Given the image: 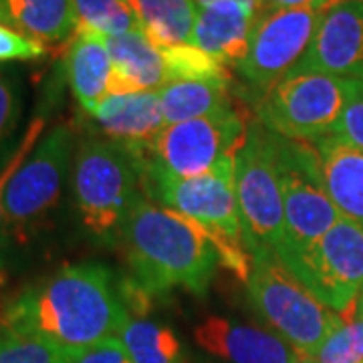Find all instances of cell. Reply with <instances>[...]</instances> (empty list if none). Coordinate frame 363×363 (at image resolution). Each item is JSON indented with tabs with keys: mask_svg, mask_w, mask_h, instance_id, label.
Here are the masks:
<instances>
[{
	"mask_svg": "<svg viewBox=\"0 0 363 363\" xmlns=\"http://www.w3.org/2000/svg\"><path fill=\"white\" fill-rule=\"evenodd\" d=\"M4 283V274L0 271V286ZM4 329V305H2V298H0V331Z\"/></svg>",
	"mask_w": 363,
	"mask_h": 363,
	"instance_id": "35",
	"label": "cell"
},
{
	"mask_svg": "<svg viewBox=\"0 0 363 363\" xmlns=\"http://www.w3.org/2000/svg\"><path fill=\"white\" fill-rule=\"evenodd\" d=\"M355 311L359 313V315H363V291L359 293V297H357V301H355Z\"/></svg>",
	"mask_w": 363,
	"mask_h": 363,
	"instance_id": "36",
	"label": "cell"
},
{
	"mask_svg": "<svg viewBox=\"0 0 363 363\" xmlns=\"http://www.w3.org/2000/svg\"><path fill=\"white\" fill-rule=\"evenodd\" d=\"M152 143H119L87 138L79 143L71 168L73 202L83 228L97 240L113 242L140 192L142 164Z\"/></svg>",
	"mask_w": 363,
	"mask_h": 363,
	"instance_id": "3",
	"label": "cell"
},
{
	"mask_svg": "<svg viewBox=\"0 0 363 363\" xmlns=\"http://www.w3.org/2000/svg\"><path fill=\"white\" fill-rule=\"evenodd\" d=\"M63 363H133L121 339L111 337L83 350H61Z\"/></svg>",
	"mask_w": 363,
	"mask_h": 363,
	"instance_id": "29",
	"label": "cell"
},
{
	"mask_svg": "<svg viewBox=\"0 0 363 363\" xmlns=\"http://www.w3.org/2000/svg\"><path fill=\"white\" fill-rule=\"evenodd\" d=\"M45 130V117H37L33 119V123L28 125V130L25 131V135L21 138V142L16 145V150L13 152V156L6 160L4 168L0 172V233H2V196H4V188H6V182L11 180L14 172L18 169V166L26 160V156L33 152V147L39 142L40 133Z\"/></svg>",
	"mask_w": 363,
	"mask_h": 363,
	"instance_id": "32",
	"label": "cell"
},
{
	"mask_svg": "<svg viewBox=\"0 0 363 363\" xmlns=\"http://www.w3.org/2000/svg\"><path fill=\"white\" fill-rule=\"evenodd\" d=\"M21 117V99L9 79L0 77V162L13 142Z\"/></svg>",
	"mask_w": 363,
	"mask_h": 363,
	"instance_id": "30",
	"label": "cell"
},
{
	"mask_svg": "<svg viewBox=\"0 0 363 363\" xmlns=\"http://www.w3.org/2000/svg\"><path fill=\"white\" fill-rule=\"evenodd\" d=\"M166 128L233 107L230 81H172L157 89Z\"/></svg>",
	"mask_w": 363,
	"mask_h": 363,
	"instance_id": "21",
	"label": "cell"
},
{
	"mask_svg": "<svg viewBox=\"0 0 363 363\" xmlns=\"http://www.w3.org/2000/svg\"><path fill=\"white\" fill-rule=\"evenodd\" d=\"M325 9H283L257 16L247 57L234 65L257 95L285 77L303 59Z\"/></svg>",
	"mask_w": 363,
	"mask_h": 363,
	"instance_id": "12",
	"label": "cell"
},
{
	"mask_svg": "<svg viewBox=\"0 0 363 363\" xmlns=\"http://www.w3.org/2000/svg\"><path fill=\"white\" fill-rule=\"evenodd\" d=\"M75 157V131L59 123L40 138L6 182L2 196V230L18 245L30 242L47 226L61 200Z\"/></svg>",
	"mask_w": 363,
	"mask_h": 363,
	"instance_id": "5",
	"label": "cell"
},
{
	"mask_svg": "<svg viewBox=\"0 0 363 363\" xmlns=\"http://www.w3.org/2000/svg\"><path fill=\"white\" fill-rule=\"evenodd\" d=\"M47 52V47L16 33L14 28L0 25V61H35Z\"/></svg>",
	"mask_w": 363,
	"mask_h": 363,
	"instance_id": "31",
	"label": "cell"
},
{
	"mask_svg": "<svg viewBox=\"0 0 363 363\" xmlns=\"http://www.w3.org/2000/svg\"><path fill=\"white\" fill-rule=\"evenodd\" d=\"M77 30L119 37L142 28L130 0H71Z\"/></svg>",
	"mask_w": 363,
	"mask_h": 363,
	"instance_id": "24",
	"label": "cell"
},
{
	"mask_svg": "<svg viewBox=\"0 0 363 363\" xmlns=\"http://www.w3.org/2000/svg\"><path fill=\"white\" fill-rule=\"evenodd\" d=\"M196 2H198V6H208V4H214V2H220V0H196ZM236 2H242V4L257 9V0H236Z\"/></svg>",
	"mask_w": 363,
	"mask_h": 363,
	"instance_id": "34",
	"label": "cell"
},
{
	"mask_svg": "<svg viewBox=\"0 0 363 363\" xmlns=\"http://www.w3.org/2000/svg\"><path fill=\"white\" fill-rule=\"evenodd\" d=\"M142 194L200 222L208 230L242 240L240 210L236 198V154L222 157L214 168L196 176L180 178L164 168L150 154L142 164Z\"/></svg>",
	"mask_w": 363,
	"mask_h": 363,
	"instance_id": "8",
	"label": "cell"
},
{
	"mask_svg": "<svg viewBox=\"0 0 363 363\" xmlns=\"http://www.w3.org/2000/svg\"><path fill=\"white\" fill-rule=\"evenodd\" d=\"M323 184L339 214L363 226V152L329 133L315 142Z\"/></svg>",
	"mask_w": 363,
	"mask_h": 363,
	"instance_id": "19",
	"label": "cell"
},
{
	"mask_svg": "<svg viewBox=\"0 0 363 363\" xmlns=\"http://www.w3.org/2000/svg\"><path fill=\"white\" fill-rule=\"evenodd\" d=\"M297 69L363 81V0H337L319 18Z\"/></svg>",
	"mask_w": 363,
	"mask_h": 363,
	"instance_id": "13",
	"label": "cell"
},
{
	"mask_svg": "<svg viewBox=\"0 0 363 363\" xmlns=\"http://www.w3.org/2000/svg\"><path fill=\"white\" fill-rule=\"evenodd\" d=\"M339 315L341 323L311 359L317 363H363V315L355 311V303Z\"/></svg>",
	"mask_w": 363,
	"mask_h": 363,
	"instance_id": "26",
	"label": "cell"
},
{
	"mask_svg": "<svg viewBox=\"0 0 363 363\" xmlns=\"http://www.w3.org/2000/svg\"><path fill=\"white\" fill-rule=\"evenodd\" d=\"M252 269L248 277V298L262 321L303 357H313L341 315L331 311L307 286L279 262L271 250L250 252Z\"/></svg>",
	"mask_w": 363,
	"mask_h": 363,
	"instance_id": "4",
	"label": "cell"
},
{
	"mask_svg": "<svg viewBox=\"0 0 363 363\" xmlns=\"http://www.w3.org/2000/svg\"><path fill=\"white\" fill-rule=\"evenodd\" d=\"M271 138L285 206V233L274 255L285 264L317 245L341 214L325 190L315 143L289 140L274 131Z\"/></svg>",
	"mask_w": 363,
	"mask_h": 363,
	"instance_id": "6",
	"label": "cell"
},
{
	"mask_svg": "<svg viewBox=\"0 0 363 363\" xmlns=\"http://www.w3.org/2000/svg\"><path fill=\"white\" fill-rule=\"evenodd\" d=\"M172 81H230V73L224 63L216 61L196 45H176L160 49Z\"/></svg>",
	"mask_w": 363,
	"mask_h": 363,
	"instance_id": "25",
	"label": "cell"
},
{
	"mask_svg": "<svg viewBox=\"0 0 363 363\" xmlns=\"http://www.w3.org/2000/svg\"><path fill=\"white\" fill-rule=\"evenodd\" d=\"M283 267L331 311H347L363 291V226L341 216L317 245Z\"/></svg>",
	"mask_w": 363,
	"mask_h": 363,
	"instance_id": "10",
	"label": "cell"
},
{
	"mask_svg": "<svg viewBox=\"0 0 363 363\" xmlns=\"http://www.w3.org/2000/svg\"><path fill=\"white\" fill-rule=\"evenodd\" d=\"M236 198L248 252H274L285 233L283 188L271 130L259 119L248 123L247 140L236 154Z\"/></svg>",
	"mask_w": 363,
	"mask_h": 363,
	"instance_id": "9",
	"label": "cell"
},
{
	"mask_svg": "<svg viewBox=\"0 0 363 363\" xmlns=\"http://www.w3.org/2000/svg\"><path fill=\"white\" fill-rule=\"evenodd\" d=\"M297 363H317L315 359H311V357H301Z\"/></svg>",
	"mask_w": 363,
	"mask_h": 363,
	"instance_id": "37",
	"label": "cell"
},
{
	"mask_svg": "<svg viewBox=\"0 0 363 363\" xmlns=\"http://www.w3.org/2000/svg\"><path fill=\"white\" fill-rule=\"evenodd\" d=\"M67 81L79 107L89 116L109 95L111 85V57L104 35L77 30L67 47Z\"/></svg>",
	"mask_w": 363,
	"mask_h": 363,
	"instance_id": "18",
	"label": "cell"
},
{
	"mask_svg": "<svg viewBox=\"0 0 363 363\" xmlns=\"http://www.w3.org/2000/svg\"><path fill=\"white\" fill-rule=\"evenodd\" d=\"M130 319L116 274L97 262L63 267L21 289L4 305V329L59 350H83L119 337Z\"/></svg>",
	"mask_w": 363,
	"mask_h": 363,
	"instance_id": "1",
	"label": "cell"
},
{
	"mask_svg": "<svg viewBox=\"0 0 363 363\" xmlns=\"http://www.w3.org/2000/svg\"><path fill=\"white\" fill-rule=\"evenodd\" d=\"M353 81L293 67L257 97V119L283 138L317 142L335 130Z\"/></svg>",
	"mask_w": 363,
	"mask_h": 363,
	"instance_id": "7",
	"label": "cell"
},
{
	"mask_svg": "<svg viewBox=\"0 0 363 363\" xmlns=\"http://www.w3.org/2000/svg\"><path fill=\"white\" fill-rule=\"evenodd\" d=\"M0 25L45 47L71 40L77 33L71 0H0Z\"/></svg>",
	"mask_w": 363,
	"mask_h": 363,
	"instance_id": "20",
	"label": "cell"
},
{
	"mask_svg": "<svg viewBox=\"0 0 363 363\" xmlns=\"http://www.w3.org/2000/svg\"><path fill=\"white\" fill-rule=\"evenodd\" d=\"M0 363H63L61 350L30 335L0 331Z\"/></svg>",
	"mask_w": 363,
	"mask_h": 363,
	"instance_id": "27",
	"label": "cell"
},
{
	"mask_svg": "<svg viewBox=\"0 0 363 363\" xmlns=\"http://www.w3.org/2000/svg\"><path fill=\"white\" fill-rule=\"evenodd\" d=\"M87 117L107 140L119 143H152L166 128L157 91L111 93Z\"/></svg>",
	"mask_w": 363,
	"mask_h": 363,
	"instance_id": "16",
	"label": "cell"
},
{
	"mask_svg": "<svg viewBox=\"0 0 363 363\" xmlns=\"http://www.w3.org/2000/svg\"><path fill=\"white\" fill-rule=\"evenodd\" d=\"M196 343L228 363H297L303 355L262 327L226 317H206L194 329Z\"/></svg>",
	"mask_w": 363,
	"mask_h": 363,
	"instance_id": "14",
	"label": "cell"
},
{
	"mask_svg": "<svg viewBox=\"0 0 363 363\" xmlns=\"http://www.w3.org/2000/svg\"><path fill=\"white\" fill-rule=\"evenodd\" d=\"M131 279L152 295L182 286L204 297L220 267L212 234L200 222L140 194L121 226Z\"/></svg>",
	"mask_w": 363,
	"mask_h": 363,
	"instance_id": "2",
	"label": "cell"
},
{
	"mask_svg": "<svg viewBox=\"0 0 363 363\" xmlns=\"http://www.w3.org/2000/svg\"><path fill=\"white\" fill-rule=\"evenodd\" d=\"M248 123L236 107L174 123L152 142V156L180 178H196L214 168L222 157L238 154L247 140Z\"/></svg>",
	"mask_w": 363,
	"mask_h": 363,
	"instance_id": "11",
	"label": "cell"
},
{
	"mask_svg": "<svg viewBox=\"0 0 363 363\" xmlns=\"http://www.w3.org/2000/svg\"><path fill=\"white\" fill-rule=\"evenodd\" d=\"M119 339L133 363H188L182 341L168 325L131 317Z\"/></svg>",
	"mask_w": 363,
	"mask_h": 363,
	"instance_id": "23",
	"label": "cell"
},
{
	"mask_svg": "<svg viewBox=\"0 0 363 363\" xmlns=\"http://www.w3.org/2000/svg\"><path fill=\"white\" fill-rule=\"evenodd\" d=\"M145 37L162 47L192 43L196 21L194 0H130Z\"/></svg>",
	"mask_w": 363,
	"mask_h": 363,
	"instance_id": "22",
	"label": "cell"
},
{
	"mask_svg": "<svg viewBox=\"0 0 363 363\" xmlns=\"http://www.w3.org/2000/svg\"><path fill=\"white\" fill-rule=\"evenodd\" d=\"M257 9L236 0H220L196 9L192 45L224 65H236L247 57Z\"/></svg>",
	"mask_w": 363,
	"mask_h": 363,
	"instance_id": "15",
	"label": "cell"
},
{
	"mask_svg": "<svg viewBox=\"0 0 363 363\" xmlns=\"http://www.w3.org/2000/svg\"><path fill=\"white\" fill-rule=\"evenodd\" d=\"M333 135L363 152V81H353L350 99L341 111Z\"/></svg>",
	"mask_w": 363,
	"mask_h": 363,
	"instance_id": "28",
	"label": "cell"
},
{
	"mask_svg": "<svg viewBox=\"0 0 363 363\" xmlns=\"http://www.w3.org/2000/svg\"><path fill=\"white\" fill-rule=\"evenodd\" d=\"M337 0H257V16L283 9H303V6H329Z\"/></svg>",
	"mask_w": 363,
	"mask_h": 363,
	"instance_id": "33",
	"label": "cell"
},
{
	"mask_svg": "<svg viewBox=\"0 0 363 363\" xmlns=\"http://www.w3.org/2000/svg\"><path fill=\"white\" fill-rule=\"evenodd\" d=\"M111 57V93H138L157 91L168 85V69L164 57L142 28L119 37H105Z\"/></svg>",
	"mask_w": 363,
	"mask_h": 363,
	"instance_id": "17",
	"label": "cell"
}]
</instances>
